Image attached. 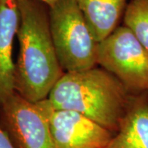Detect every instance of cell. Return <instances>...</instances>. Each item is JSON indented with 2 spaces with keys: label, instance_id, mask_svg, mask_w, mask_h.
I'll list each match as a JSON object with an SVG mask.
<instances>
[{
  "label": "cell",
  "instance_id": "obj_7",
  "mask_svg": "<svg viewBox=\"0 0 148 148\" xmlns=\"http://www.w3.org/2000/svg\"><path fill=\"white\" fill-rule=\"evenodd\" d=\"M19 25L17 0H0V107L16 92L12 48Z\"/></svg>",
  "mask_w": 148,
  "mask_h": 148
},
{
  "label": "cell",
  "instance_id": "obj_12",
  "mask_svg": "<svg viewBox=\"0 0 148 148\" xmlns=\"http://www.w3.org/2000/svg\"><path fill=\"white\" fill-rule=\"evenodd\" d=\"M36 1L42 2V3H44L47 4L48 6H49V5H51L52 3H55V2L58 1V0H36Z\"/></svg>",
  "mask_w": 148,
  "mask_h": 148
},
{
  "label": "cell",
  "instance_id": "obj_11",
  "mask_svg": "<svg viewBox=\"0 0 148 148\" xmlns=\"http://www.w3.org/2000/svg\"><path fill=\"white\" fill-rule=\"evenodd\" d=\"M0 148H16L8 133L0 125Z\"/></svg>",
  "mask_w": 148,
  "mask_h": 148
},
{
  "label": "cell",
  "instance_id": "obj_5",
  "mask_svg": "<svg viewBox=\"0 0 148 148\" xmlns=\"http://www.w3.org/2000/svg\"><path fill=\"white\" fill-rule=\"evenodd\" d=\"M0 125L16 148H54L45 100L34 103L15 92L0 107Z\"/></svg>",
  "mask_w": 148,
  "mask_h": 148
},
{
  "label": "cell",
  "instance_id": "obj_6",
  "mask_svg": "<svg viewBox=\"0 0 148 148\" xmlns=\"http://www.w3.org/2000/svg\"><path fill=\"white\" fill-rule=\"evenodd\" d=\"M54 148H106L114 133L77 112L53 110L45 100Z\"/></svg>",
  "mask_w": 148,
  "mask_h": 148
},
{
  "label": "cell",
  "instance_id": "obj_10",
  "mask_svg": "<svg viewBox=\"0 0 148 148\" xmlns=\"http://www.w3.org/2000/svg\"><path fill=\"white\" fill-rule=\"evenodd\" d=\"M123 21L148 50V0H130Z\"/></svg>",
  "mask_w": 148,
  "mask_h": 148
},
{
  "label": "cell",
  "instance_id": "obj_9",
  "mask_svg": "<svg viewBox=\"0 0 148 148\" xmlns=\"http://www.w3.org/2000/svg\"><path fill=\"white\" fill-rule=\"evenodd\" d=\"M97 42L110 36L123 19L128 0H76Z\"/></svg>",
  "mask_w": 148,
  "mask_h": 148
},
{
  "label": "cell",
  "instance_id": "obj_2",
  "mask_svg": "<svg viewBox=\"0 0 148 148\" xmlns=\"http://www.w3.org/2000/svg\"><path fill=\"white\" fill-rule=\"evenodd\" d=\"M131 95L102 68L64 73L49 94L53 110L77 112L115 134Z\"/></svg>",
  "mask_w": 148,
  "mask_h": 148
},
{
  "label": "cell",
  "instance_id": "obj_3",
  "mask_svg": "<svg viewBox=\"0 0 148 148\" xmlns=\"http://www.w3.org/2000/svg\"><path fill=\"white\" fill-rule=\"evenodd\" d=\"M50 31L64 73L96 67L95 40L76 0H58L49 6Z\"/></svg>",
  "mask_w": 148,
  "mask_h": 148
},
{
  "label": "cell",
  "instance_id": "obj_4",
  "mask_svg": "<svg viewBox=\"0 0 148 148\" xmlns=\"http://www.w3.org/2000/svg\"><path fill=\"white\" fill-rule=\"evenodd\" d=\"M96 62L130 95L148 92V50L126 26L117 27L98 43Z\"/></svg>",
  "mask_w": 148,
  "mask_h": 148
},
{
  "label": "cell",
  "instance_id": "obj_8",
  "mask_svg": "<svg viewBox=\"0 0 148 148\" xmlns=\"http://www.w3.org/2000/svg\"><path fill=\"white\" fill-rule=\"evenodd\" d=\"M106 148H148V92L131 95L119 127Z\"/></svg>",
  "mask_w": 148,
  "mask_h": 148
},
{
  "label": "cell",
  "instance_id": "obj_1",
  "mask_svg": "<svg viewBox=\"0 0 148 148\" xmlns=\"http://www.w3.org/2000/svg\"><path fill=\"white\" fill-rule=\"evenodd\" d=\"M19 53L15 64V91L31 102L47 99L64 75L50 31L49 8L36 0H17Z\"/></svg>",
  "mask_w": 148,
  "mask_h": 148
}]
</instances>
